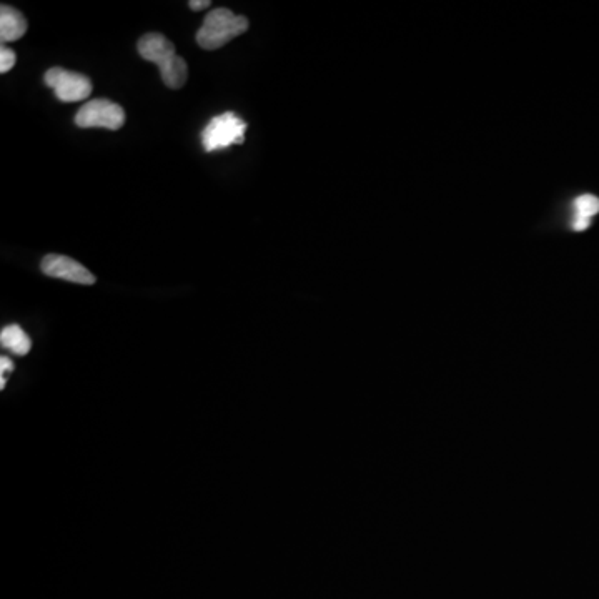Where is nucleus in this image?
Wrapping results in <instances>:
<instances>
[{
    "label": "nucleus",
    "mask_w": 599,
    "mask_h": 599,
    "mask_svg": "<svg viewBox=\"0 0 599 599\" xmlns=\"http://www.w3.org/2000/svg\"><path fill=\"white\" fill-rule=\"evenodd\" d=\"M0 343H2V347L7 348L14 355H19V357H25L32 348L29 335L19 325L5 327L0 333Z\"/></svg>",
    "instance_id": "1a4fd4ad"
},
{
    "label": "nucleus",
    "mask_w": 599,
    "mask_h": 599,
    "mask_svg": "<svg viewBox=\"0 0 599 599\" xmlns=\"http://www.w3.org/2000/svg\"><path fill=\"white\" fill-rule=\"evenodd\" d=\"M15 60H17V57H15L14 50H10L9 47H2L0 49V72L7 74L14 67Z\"/></svg>",
    "instance_id": "9d476101"
},
{
    "label": "nucleus",
    "mask_w": 599,
    "mask_h": 599,
    "mask_svg": "<svg viewBox=\"0 0 599 599\" xmlns=\"http://www.w3.org/2000/svg\"><path fill=\"white\" fill-rule=\"evenodd\" d=\"M42 272L47 277L60 278L67 282L79 283V285H94L95 277L92 273L75 262L74 258L64 257V255H47L42 260Z\"/></svg>",
    "instance_id": "423d86ee"
},
{
    "label": "nucleus",
    "mask_w": 599,
    "mask_h": 599,
    "mask_svg": "<svg viewBox=\"0 0 599 599\" xmlns=\"http://www.w3.org/2000/svg\"><path fill=\"white\" fill-rule=\"evenodd\" d=\"M80 129L119 130L125 124V112L119 104L109 99L90 100L75 115Z\"/></svg>",
    "instance_id": "20e7f679"
},
{
    "label": "nucleus",
    "mask_w": 599,
    "mask_h": 599,
    "mask_svg": "<svg viewBox=\"0 0 599 599\" xmlns=\"http://www.w3.org/2000/svg\"><path fill=\"white\" fill-rule=\"evenodd\" d=\"M247 17L235 15L232 10L215 9L208 12L203 25L197 32V44L205 50L222 49L230 40L247 32Z\"/></svg>",
    "instance_id": "f03ea898"
},
{
    "label": "nucleus",
    "mask_w": 599,
    "mask_h": 599,
    "mask_svg": "<svg viewBox=\"0 0 599 599\" xmlns=\"http://www.w3.org/2000/svg\"><path fill=\"white\" fill-rule=\"evenodd\" d=\"M27 32V20L19 10L10 5H2L0 9V39L2 42H15L22 39Z\"/></svg>",
    "instance_id": "0eeeda50"
},
{
    "label": "nucleus",
    "mask_w": 599,
    "mask_h": 599,
    "mask_svg": "<svg viewBox=\"0 0 599 599\" xmlns=\"http://www.w3.org/2000/svg\"><path fill=\"white\" fill-rule=\"evenodd\" d=\"M137 50L147 62H152L159 67L162 80L167 87L175 90L184 87L189 77V67L187 62L177 55L175 45L165 35L159 32L144 35L137 44Z\"/></svg>",
    "instance_id": "f257e3e1"
},
{
    "label": "nucleus",
    "mask_w": 599,
    "mask_h": 599,
    "mask_svg": "<svg viewBox=\"0 0 599 599\" xmlns=\"http://www.w3.org/2000/svg\"><path fill=\"white\" fill-rule=\"evenodd\" d=\"M573 230L576 232H585L590 228L591 218L599 213V199L595 195L585 194L576 197L573 202Z\"/></svg>",
    "instance_id": "6e6552de"
},
{
    "label": "nucleus",
    "mask_w": 599,
    "mask_h": 599,
    "mask_svg": "<svg viewBox=\"0 0 599 599\" xmlns=\"http://www.w3.org/2000/svg\"><path fill=\"white\" fill-rule=\"evenodd\" d=\"M44 82L47 87L54 90L55 97L65 104L89 99V95L92 94V82L89 77L62 67L47 70Z\"/></svg>",
    "instance_id": "39448f33"
},
{
    "label": "nucleus",
    "mask_w": 599,
    "mask_h": 599,
    "mask_svg": "<svg viewBox=\"0 0 599 599\" xmlns=\"http://www.w3.org/2000/svg\"><path fill=\"white\" fill-rule=\"evenodd\" d=\"M245 132H247V124L233 112L217 115L203 129V149L207 152H217V150L228 149L232 145H242Z\"/></svg>",
    "instance_id": "7ed1b4c3"
},
{
    "label": "nucleus",
    "mask_w": 599,
    "mask_h": 599,
    "mask_svg": "<svg viewBox=\"0 0 599 599\" xmlns=\"http://www.w3.org/2000/svg\"><path fill=\"white\" fill-rule=\"evenodd\" d=\"M0 367H2V377H4L5 372H12L14 370V363L12 360L7 357L0 358Z\"/></svg>",
    "instance_id": "9b49d317"
},
{
    "label": "nucleus",
    "mask_w": 599,
    "mask_h": 599,
    "mask_svg": "<svg viewBox=\"0 0 599 599\" xmlns=\"http://www.w3.org/2000/svg\"><path fill=\"white\" fill-rule=\"evenodd\" d=\"M189 5L192 10H203L210 7V2L208 0H192Z\"/></svg>",
    "instance_id": "f8f14e48"
}]
</instances>
